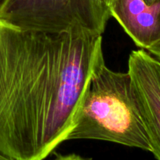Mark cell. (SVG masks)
<instances>
[{
  "label": "cell",
  "mask_w": 160,
  "mask_h": 160,
  "mask_svg": "<svg viewBox=\"0 0 160 160\" xmlns=\"http://www.w3.org/2000/svg\"><path fill=\"white\" fill-rule=\"evenodd\" d=\"M110 15L140 48L147 49L160 41V1L147 5L143 0H113Z\"/></svg>",
  "instance_id": "5b68a950"
},
{
  "label": "cell",
  "mask_w": 160,
  "mask_h": 160,
  "mask_svg": "<svg viewBox=\"0 0 160 160\" xmlns=\"http://www.w3.org/2000/svg\"><path fill=\"white\" fill-rule=\"evenodd\" d=\"M102 36L25 29L0 20V153L43 160L67 140Z\"/></svg>",
  "instance_id": "6da1fadb"
},
{
  "label": "cell",
  "mask_w": 160,
  "mask_h": 160,
  "mask_svg": "<svg viewBox=\"0 0 160 160\" xmlns=\"http://www.w3.org/2000/svg\"><path fill=\"white\" fill-rule=\"evenodd\" d=\"M130 73L141 106L152 152L160 160V60L144 49L133 51Z\"/></svg>",
  "instance_id": "277c9868"
},
{
  "label": "cell",
  "mask_w": 160,
  "mask_h": 160,
  "mask_svg": "<svg viewBox=\"0 0 160 160\" xmlns=\"http://www.w3.org/2000/svg\"><path fill=\"white\" fill-rule=\"evenodd\" d=\"M113 0H97V2H98V4L100 5V7L104 9L106 13H108V15L111 17L110 15V6H111V2H112Z\"/></svg>",
  "instance_id": "8992f818"
},
{
  "label": "cell",
  "mask_w": 160,
  "mask_h": 160,
  "mask_svg": "<svg viewBox=\"0 0 160 160\" xmlns=\"http://www.w3.org/2000/svg\"><path fill=\"white\" fill-rule=\"evenodd\" d=\"M93 139L152 152L137 93L128 71L101 59L85 89L67 140Z\"/></svg>",
  "instance_id": "7a4b0ae2"
},
{
  "label": "cell",
  "mask_w": 160,
  "mask_h": 160,
  "mask_svg": "<svg viewBox=\"0 0 160 160\" xmlns=\"http://www.w3.org/2000/svg\"><path fill=\"white\" fill-rule=\"evenodd\" d=\"M143 1H144L146 4L152 5V4H154V3L160 1V0H143Z\"/></svg>",
  "instance_id": "9c48e42d"
},
{
  "label": "cell",
  "mask_w": 160,
  "mask_h": 160,
  "mask_svg": "<svg viewBox=\"0 0 160 160\" xmlns=\"http://www.w3.org/2000/svg\"><path fill=\"white\" fill-rule=\"evenodd\" d=\"M110 17L97 0H0V20L25 29L101 35Z\"/></svg>",
  "instance_id": "3957f363"
},
{
  "label": "cell",
  "mask_w": 160,
  "mask_h": 160,
  "mask_svg": "<svg viewBox=\"0 0 160 160\" xmlns=\"http://www.w3.org/2000/svg\"><path fill=\"white\" fill-rule=\"evenodd\" d=\"M54 160H85L80 156H77V155H67V156H58L56 159Z\"/></svg>",
  "instance_id": "ba28073f"
},
{
  "label": "cell",
  "mask_w": 160,
  "mask_h": 160,
  "mask_svg": "<svg viewBox=\"0 0 160 160\" xmlns=\"http://www.w3.org/2000/svg\"><path fill=\"white\" fill-rule=\"evenodd\" d=\"M0 160H13V159H10V158L6 157V156H3V154H1V153H0Z\"/></svg>",
  "instance_id": "30bf717a"
},
{
  "label": "cell",
  "mask_w": 160,
  "mask_h": 160,
  "mask_svg": "<svg viewBox=\"0 0 160 160\" xmlns=\"http://www.w3.org/2000/svg\"><path fill=\"white\" fill-rule=\"evenodd\" d=\"M147 50L150 53L155 55L157 57V59H158L160 60V41L158 42H157V43L154 44L151 47H149Z\"/></svg>",
  "instance_id": "52a82bcc"
}]
</instances>
